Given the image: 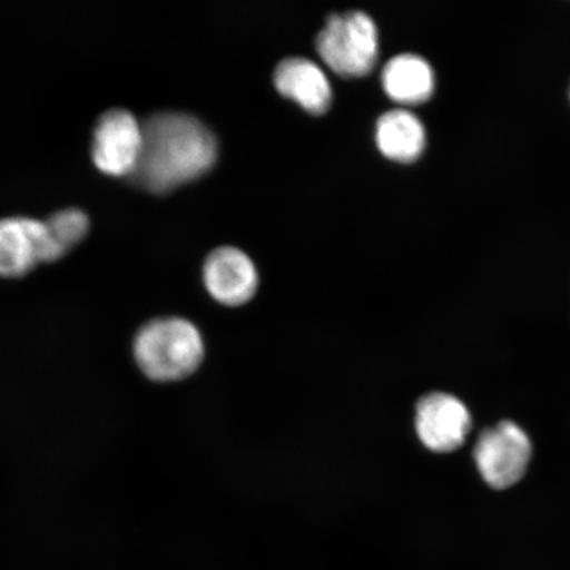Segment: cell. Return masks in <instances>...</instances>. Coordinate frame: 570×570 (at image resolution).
<instances>
[{"label":"cell","mask_w":570,"mask_h":570,"mask_svg":"<svg viewBox=\"0 0 570 570\" xmlns=\"http://www.w3.org/2000/svg\"><path fill=\"white\" fill-rule=\"evenodd\" d=\"M204 282L218 303L239 306L254 297L258 288V271L239 248L219 247L205 262Z\"/></svg>","instance_id":"ba28073f"},{"label":"cell","mask_w":570,"mask_h":570,"mask_svg":"<svg viewBox=\"0 0 570 570\" xmlns=\"http://www.w3.org/2000/svg\"><path fill=\"white\" fill-rule=\"evenodd\" d=\"M532 444L515 423L504 420L482 431L474 446V460L484 482L495 490L514 487L525 475Z\"/></svg>","instance_id":"277c9868"},{"label":"cell","mask_w":570,"mask_h":570,"mask_svg":"<svg viewBox=\"0 0 570 570\" xmlns=\"http://www.w3.org/2000/svg\"><path fill=\"white\" fill-rule=\"evenodd\" d=\"M375 139L377 148L389 159L411 163L424 151L425 128L415 114L391 110L377 119Z\"/></svg>","instance_id":"8fae6325"},{"label":"cell","mask_w":570,"mask_h":570,"mask_svg":"<svg viewBox=\"0 0 570 570\" xmlns=\"http://www.w3.org/2000/svg\"><path fill=\"white\" fill-rule=\"evenodd\" d=\"M415 425L425 448L436 453H452L465 444L472 430V416L458 397L431 392L416 405Z\"/></svg>","instance_id":"52a82bcc"},{"label":"cell","mask_w":570,"mask_h":570,"mask_svg":"<svg viewBox=\"0 0 570 570\" xmlns=\"http://www.w3.org/2000/svg\"><path fill=\"white\" fill-rule=\"evenodd\" d=\"M142 142L130 176L140 188L166 194L208 173L217 160L216 137L189 114L161 111L141 122Z\"/></svg>","instance_id":"6da1fadb"},{"label":"cell","mask_w":570,"mask_h":570,"mask_svg":"<svg viewBox=\"0 0 570 570\" xmlns=\"http://www.w3.org/2000/svg\"><path fill=\"white\" fill-rule=\"evenodd\" d=\"M60 259L46 220L30 217L0 219V276H24L41 262Z\"/></svg>","instance_id":"8992f818"},{"label":"cell","mask_w":570,"mask_h":570,"mask_svg":"<svg viewBox=\"0 0 570 570\" xmlns=\"http://www.w3.org/2000/svg\"><path fill=\"white\" fill-rule=\"evenodd\" d=\"M46 225L56 252L61 258L87 235L90 220L83 210L68 208L53 213L46 220Z\"/></svg>","instance_id":"7c38bea8"},{"label":"cell","mask_w":570,"mask_h":570,"mask_svg":"<svg viewBox=\"0 0 570 570\" xmlns=\"http://www.w3.org/2000/svg\"><path fill=\"white\" fill-rule=\"evenodd\" d=\"M132 354L148 380L169 383L196 372L204 360L205 345L202 333L190 321L156 318L135 334Z\"/></svg>","instance_id":"7a4b0ae2"},{"label":"cell","mask_w":570,"mask_h":570,"mask_svg":"<svg viewBox=\"0 0 570 570\" xmlns=\"http://www.w3.org/2000/svg\"><path fill=\"white\" fill-rule=\"evenodd\" d=\"M382 83L384 91L395 102L420 105L433 95V70L423 57L412 53L399 55L383 68Z\"/></svg>","instance_id":"30bf717a"},{"label":"cell","mask_w":570,"mask_h":570,"mask_svg":"<svg viewBox=\"0 0 570 570\" xmlns=\"http://www.w3.org/2000/svg\"><path fill=\"white\" fill-rule=\"evenodd\" d=\"M274 78L281 95L294 99L313 116H321L330 109L333 98L331 82L316 62L289 57L277 66Z\"/></svg>","instance_id":"9c48e42d"},{"label":"cell","mask_w":570,"mask_h":570,"mask_svg":"<svg viewBox=\"0 0 570 570\" xmlns=\"http://www.w3.org/2000/svg\"><path fill=\"white\" fill-rule=\"evenodd\" d=\"M316 48L321 59L337 75L366 76L376 66L380 52L374 20L362 11L333 16L320 31Z\"/></svg>","instance_id":"3957f363"},{"label":"cell","mask_w":570,"mask_h":570,"mask_svg":"<svg viewBox=\"0 0 570 570\" xmlns=\"http://www.w3.org/2000/svg\"><path fill=\"white\" fill-rule=\"evenodd\" d=\"M142 142L141 122L131 111L110 109L98 118L91 141V159L111 176H130Z\"/></svg>","instance_id":"5b68a950"}]
</instances>
